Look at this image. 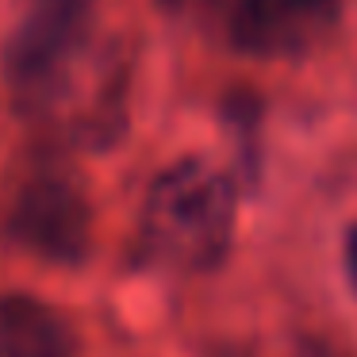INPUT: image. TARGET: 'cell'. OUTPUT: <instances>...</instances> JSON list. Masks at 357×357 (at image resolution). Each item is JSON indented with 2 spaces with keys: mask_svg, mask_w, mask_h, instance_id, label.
<instances>
[{
  "mask_svg": "<svg viewBox=\"0 0 357 357\" xmlns=\"http://www.w3.org/2000/svg\"><path fill=\"white\" fill-rule=\"evenodd\" d=\"M338 8L342 0H238L234 47L254 58H300L334 31Z\"/></svg>",
  "mask_w": 357,
  "mask_h": 357,
  "instance_id": "obj_4",
  "label": "cell"
},
{
  "mask_svg": "<svg viewBox=\"0 0 357 357\" xmlns=\"http://www.w3.org/2000/svg\"><path fill=\"white\" fill-rule=\"evenodd\" d=\"M0 357H73V331L50 303L35 296H4Z\"/></svg>",
  "mask_w": 357,
  "mask_h": 357,
  "instance_id": "obj_5",
  "label": "cell"
},
{
  "mask_svg": "<svg viewBox=\"0 0 357 357\" xmlns=\"http://www.w3.org/2000/svg\"><path fill=\"white\" fill-rule=\"evenodd\" d=\"M346 273H349V284H354V292H357V223L349 227V234H346Z\"/></svg>",
  "mask_w": 357,
  "mask_h": 357,
  "instance_id": "obj_6",
  "label": "cell"
},
{
  "mask_svg": "<svg viewBox=\"0 0 357 357\" xmlns=\"http://www.w3.org/2000/svg\"><path fill=\"white\" fill-rule=\"evenodd\" d=\"M234 185L200 158L169 165L142 208V254L177 273L215 269L234 238Z\"/></svg>",
  "mask_w": 357,
  "mask_h": 357,
  "instance_id": "obj_1",
  "label": "cell"
},
{
  "mask_svg": "<svg viewBox=\"0 0 357 357\" xmlns=\"http://www.w3.org/2000/svg\"><path fill=\"white\" fill-rule=\"evenodd\" d=\"M96 0H31L24 27L8 47V77L27 100H47L77 66Z\"/></svg>",
  "mask_w": 357,
  "mask_h": 357,
  "instance_id": "obj_2",
  "label": "cell"
},
{
  "mask_svg": "<svg viewBox=\"0 0 357 357\" xmlns=\"http://www.w3.org/2000/svg\"><path fill=\"white\" fill-rule=\"evenodd\" d=\"M162 4H165V8H177V4H181V0H162Z\"/></svg>",
  "mask_w": 357,
  "mask_h": 357,
  "instance_id": "obj_7",
  "label": "cell"
},
{
  "mask_svg": "<svg viewBox=\"0 0 357 357\" xmlns=\"http://www.w3.org/2000/svg\"><path fill=\"white\" fill-rule=\"evenodd\" d=\"M8 231L47 261L77 265L93 242V208L70 173H35L12 208Z\"/></svg>",
  "mask_w": 357,
  "mask_h": 357,
  "instance_id": "obj_3",
  "label": "cell"
}]
</instances>
